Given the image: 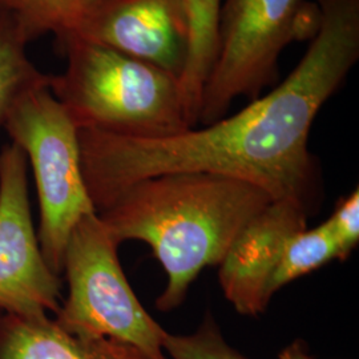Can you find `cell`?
Wrapping results in <instances>:
<instances>
[{
  "instance_id": "cell-1",
  "label": "cell",
  "mask_w": 359,
  "mask_h": 359,
  "mask_svg": "<svg viewBox=\"0 0 359 359\" xmlns=\"http://www.w3.org/2000/svg\"><path fill=\"white\" fill-rule=\"evenodd\" d=\"M314 3L320 27L305 56L280 86L238 114L160 139L79 129L83 176L96 213L135 182L172 173L241 180L271 200L310 209L320 182L310 130L359 59V0Z\"/></svg>"
},
{
  "instance_id": "cell-2",
  "label": "cell",
  "mask_w": 359,
  "mask_h": 359,
  "mask_svg": "<svg viewBox=\"0 0 359 359\" xmlns=\"http://www.w3.org/2000/svg\"><path fill=\"white\" fill-rule=\"evenodd\" d=\"M271 200L253 184L210 173H172L142 180L97 213L117 244L149 245L165 270L156 301L172 311L205 268L219 265L245 225Z\"/></svg>"
},
{
  "instance_id": "cell-3",
  "label": "cell",
  "mask_w": 359,
  "mask_h": 359,
  "mask_svg": "<svg viewBox=\"0 0 359 359\" xmlns=\"http://www.w3.org/2000/svg\"><path fill=\"white\" fill-rule=\"evenodd\" d=\"M57 43L67 67L51 75L50 90L77 129L140 139L191 129L177 77L83 39Z\"/></svg>"
},
{
  "instance_id": "cell-4",
  "label": "cell",
  "mask_w": 359,
  "mask_h": 359,
  "mask_svg": "<svg viewBox=\"0 0 359 359\" xmlns=\"http://www.w3.org/2000/svg\"><path fill=\"white\" fill-rule=\"evenodd\" d=\"M320 8L306 0H224L217 46L201 95L198 124L225 117L231 104L252 102L277 80L283 50L314 38Z\"/></svg>"
},
{
  "instance_id": "cell-5",
  "label": "cell",
  "mask_w": 359,
  "mask_h": 359,
  "mask_svg": "<svg viewBox=\"0 0 359 359\" xmlns=\"http://www.w3.org/2000/svg\"><path fill=\"white\" fill-rule=\"evenodd\" d=\"M3 128L32 167L38 191L39 244L48 266L60 276L75 226L81 218L96 213L83 176L79 130L50 86L20 97Z\"/></svg>"
},
{
  "instance_id": "cell-6",
  "label": "cell",
  "mask_w": 359,
  "mask_h": 359,
  "mask_svg": "<svg viewBox=\"0 0 359 359\" xmlns=\"http://www.w3.org/2000/svg\"><path fill=\"white\" fill-rule=\"evenodd\" d=\"M116 243L97 213L79 221L65 248L68 295L55 314L67 332L136 347L149 359H168L164 330L135 294Z\"/></svg>"
},
{
  "instance_id": "cell-7",
  "label": "cell",
  "mask_w": 359,
  "mask_h": 359,
  "mask_svg": "<svg viewBox=\"0 0 359 359\" xmlns=\"http://www.w3.org/2000/svg\"><path fill=\"white\" fill-rule=\"evenodd\" d=\"M27 172L25 152L13 142L4 145L0 151V313L41 317L60 308V276L40 249Z\"/></svg>"
},
{
  "instance_id": "cell-8",
  "label": "cell",
  "mask_w": 359,
  "mask_h": 359,
  "mask_svg": "<svg viewBox=\"0 0 359 359\" xmlns=\"http://www.w3.org/2000/svg\"><path fill=\"white\" fill-rule=\"evenodd\" d=\"M65 36L108 47L179 80L188 60L189 26L182 0H93L59 39Z\"/></svg>"
},
{
  "instance_id": "cell-9",
  "label": "cell",
  "mask_w": 359,
  "mask_h": 359,
  "mask_svg": "<svg viewBox=\"0 0 359 359\" xmlns=\"http://www.w3.org/2000/svg\"><path fill=\"white\" fill-rule=\"evenodd\" d=\"M309 209L293 200H273L238 233L219 264V285L237 313L256 317L269 305V283L283 249L306 229Z\"/></svg>"
},
{
  "instance_id": "cell-10",
  "label": "cell",
  "mask_w": 359,
  "mask_h": 359,
  "mask_svg": "<svg viewBox=\"0 0 359 359\" xmlns=\"http://www.w3.org/2000/svg\"><path fill=\"white\" fill-rule=\"evenodd\" d=\"M0 359H149L136 347L108 338H87L53 318L0 314Z\"/></svg>"
},
{
  "instance_id": "cell-11",
  "label": "cell",
  "mask_w": 359,
  "mask_h": 359,
  "mask_svg": "<svg viewBox=\"0 0 359 359\" xmlns=\"http://www.w3.org/2000/svg\"><path fill=\"white\" fill-rule=\"evenodd\" d=\"M189 26L188 60L180 87L188 124H198L201 95L213 65L217 46L218 19L222 0H182Z\"/></svg>"
},
{
  "instance_id": "cell-12",
  "label": "cell",
  "mask_w": 359,
  "mask_h": 359,
  "mask_svg": "<svg viewBox=\"0 0 359 359\" xmlns=\"http://www.w3.org/2000/svg\"><path fill=\"white\" fill-rule=\"evenodd\" d=\"M31 40L13 11L0 7V128L16 102L29 90L50 86L44 74L27 55Z\"/></svg>"
},
{
  "instance_id": "cell-13",
  "label": "cell",
  "mask_w": 359,
  "mask_h": 359,
  "mask_svg": "<svg viewBox=\"0 0 359 359\" xmlns=\"http://www.w3.org/2000/svg\"><path fill=\"white\" fill-rule=\"evenodd\" d=\"M339 258L338 245L325 222L313 229L295 233L283 249V256L269 283L270 298L285 285L293 283L314 270Z\"/></svg>"
},
{
  "instance_id": "cell-14",
  "label": "cell",
  "mask_w": 359,
  "mask_h": 359,
  "mask_svg": "<svg viewBox=\"0 0 359 359\" xmlns=\"http://www.w3.org/2000/svg\"><path fill=\"white\" fill-rule=\"evenodd\" d=\"M93 0H0L15 13L28 39L34 41L52 34L59 39L67 34L79 15Z\"/></svg>"
},
{
  "instance_id": "cell-15",
  "label": "cell",
  "mask_w": 359,
  "mask_h": 359,
  "mask_svg": "<svg viewBox=\"0 0 359 359\" xmlns=\"http://www.w3.org/2000/svg\"><path fill=\"white\" fill-rule=\"evenodd\" d=\"M164 351L170 359H250L225 341L210 311H206L204 320L194 333H167Z\"/></svg>"
},
{
  "instance_id": "cell-16",
  "label": "cell",
  "mask_w": 359,
  "mask_h": 359,
  "mask_svg": "<svg viewBox=\"0 0 359 359\" xmlns=\"http://www.w3.org/2000/svg\"><path fill=\"white\" fill-rule=\"evenodd\" d=\"M339 250V261H345L359 243L358 188L341 198L332 216L326 219Z\"/></svg>"
},
{
  "instance_id": "cell-17",
  "label": "cell",
  "mask_w": 359,
  "mask_h": 359,
  "mask_svg": "<svg viewBox=\"0 0 359 359\" xmlns=\"http://www.w3.org/2000/svg\"><path fill=\"white\" fill-rule=\"evenodd\" d=\"M278 359H316L308 353V348L302 341H294L293 344L283 348Z\"/></svg>"
},
{
  "instance_id": "cell-18",
  "label": "cell",
  "mask_w": 359,
  "mask_h": 359,
  "mask_svg": "<svg viewBox=\"0 0 359 359\" xmlns=\"http://www.w3.org/2000/svg\"><path fill=\"white\" fill-rule=\"evenodd\" d=\"M0 7H1V3H0Z\"/></svg>"
},
{
  "instance_id": "cell-19",
  "label": "cell",
  "mask_w": 359,
  "mask_h": 359,
  "mask_svg": "<svg viewBox=\"0 0 359 359\" xmlns=\"http://www.w3.org/2000/svg\"><path fill=\"white\" fill-rule=\"evenodd\" d=\"M0 314H1V313H0Z\"/></svg>"
}]
</instances>
